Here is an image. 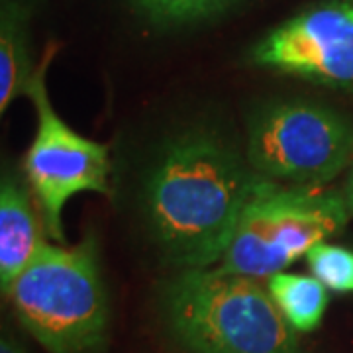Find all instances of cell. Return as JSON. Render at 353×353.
<instances>
[{
  "label": "cell",
  "instance_id": "obj_14",
  "mask_svg": "<svg viewBox=\"0 0 353 353\" xmlns=\"http://www.w3.org/2000/svg\"><path fill=\"white\" fill-rule=\"evenodd\" d=\"M343 196H345V204L350 208V214L353 216V163L350 167V175H347V181H345V187H343Z\"/></svg>",
  "mask_w": 353,
  "mask_h": 353
},
{
  "label": "cell",
  "instance_id": "obj_8",
  "mask_svg": "<svg viewBox=\"0 0 353 353\" xmlns=\"http://www.w3.org/2000/svg\"><path fill=\"white\" fill-rule=\"evenodd\" d=\"M24 185L10 173L0 185V287L2 292L32 263L48 241L39 224L38 208Z\"/></svg>",
  "mask_w": 353,
  "mask_h": 353
},
{
  "label": "cell",
  "instance_id": "obj_4",
  "mask_svg": "<svg viewBox=\"0 0 353 353\" xmlns=\"http://www.w3.org/2000/svg\"><path fill=\"white\" fill-rule=\"evenodd\" d=\"M350 218L341 190L261 176L218 267L255 281L273 277L308 255L316 243L338 236Z\"/></svg>",
  "mask_w": 353,
  "mask_h": 353
},
{
  "label": "cell",
  "instance_id": "obj_1",
  "mask_svg": "<svg viewBox=\"0 0 353 353\" xmlns=\"http://www.w3.org/2000/svg\"><path fill=\"white\" fill-rule=\"evenodd\" d=\"M259 181L248 157L212 132L176 136L145 183L153 240L181 271L218 265Z\"/></svg>",
  "mask_w": 353,
  "mask_h": 353
},
{
  "label": "cell",
  "instance_id": "obj_10",
  "mask_svg": "<svg viewBox=\"0 0 353 353\" xmlns=\"http://www.w3.org/2000/svg\"><path fill=\"white\" fill-rule=\"evenodd\" d=\"M267 290L296 334L314 332L322 324L330 294L328 287L314 275H294L281 271L269 277Z\"/></svg>",
  "mask_w": 353,
  "mask_h": 353
},
{
  "label": "cell",
  "instance_id": "obj_5",
  "mask_svg": "<svg viewBox=\"0 0 353 353\" xmlns=\"http://www.w3.org/2000/svg\"><path fill=\"white\" fill-rule=\"evenodd\" d=\"M245 157L269 181L324 187L352 167L353 122L316 102H273L252 116Z\"/></svg>",
  "mask_w": 353,
  "mask_h": 353
},
{
  "label": "cell",
  "instance_id": "obj_9",
  "mask_svg": "<svg viewBox=\"0 0 353 353\" xmlns=\"http://www.w3.org/2000/svg\"><path fill=\"white\" fill-rule=\"evenodd\" d=\"M30 10L24 0H2L0 12V112L28 92L36 73L30 59Z\"/></svg>",
  "mask_w": 353,
  "mask_h": 353
},
{
  "label": "cell",
  "instance_id": "obj_3",
  "mask_svg": "<svg viewBox=\"0 0 353 353\" xmlns=\"http://www.w3.org/2000/svg\"><path fill=\"white\" fill-rule=\"evenodd\" d=\"M2 294L50 353H85L104 340L108 299L92 236L73 248L48 243Z\"/></svg>",
  "mask_w": 353,
  "mask_h": 353
},
{
  "label": "cell",
  "instance_id": "obj_6",
  "mask_svg": "<svg viewBox=\"0 0 353 353\" xmlns=\"http://www.w3.org/2000/svg\"><path fill=\"white\" fill-rule=\"evenodd\" d=\"M48 63L50 55L36 69L26 92L36 106L38 128L26 153L24 173L48 234L63 241L65 204L79 192H108L110 155L104 143L77 134L55 112L46 87Z\"/></svg>",
  "mask_w": 353,
  "mask_h": 353
},
{
  "label": "cell",
  "instance_id": "obj_13",
  "mask_svg": "<svg viewBox=\"0 0 353 353\" xmlns=\"http://www.w3.org/2000/svg\"><path fill=\"white\" fill-rule=\"evenodd\" d=\"M0 353H28L22 347V343L16 340V338H12V336H4L2 338V341H0Z\"/></svg>",
  "mask_w": 353,
  "mask_h": 353
},
{
  "label": "cell",
  "instance_id": "obj_11",
  "mask_svg": "<svg viewBox=\"0 0 353 353\" xmlns=\"http://www.w3.org/2000/svg\"><path fill=\"white\" fill-rule=\"evenodd\" d=\"M138 10L153 24L185 26L226 12L240 0H134Z\"/></svg>",
  "mask_w": 353,
  "mask_h": 353
},
{
  "label": "cell",
  "instance_id": "obj_2",
  "mask_svg": "<svg viewBox=\"0 0 353 353\" xmlns=\"http://www.w3.org/2000/svg\"><path fill=\"white\" fill-rule=\"evenodd\" d=\"M169 334L189 353H299L296 332L259 281L183 269L163 287Z\"/></svg>",
  "mask_w": 353,
  "mask_h": 353
},
{
  "label": "cell",
  "instance_id": "obj_7",
  "mask_svg": "<svg viewBox=\"0 0 353 353\" xmlns=\"http://www.w3.org/2000/svg\"><path fill=\"white\" fill-rule=\"evenodd\" d=\"M252 61L353 92V0H330L289 18L253 46Z\"/></svg>",
  "mask_w": 353,
  "mask_h": 353
},
{
  "label": "cell",
  "instance_id": "obj_12",
  "mask_svg": "<svg viewBox=\"0 0 353 353\" xmlns=\"http://www.w3.org/2000/svg\"><path fill=\"white\" fill-rule=\"evenodd\" d=\"M310 273L330 290L353 292V252L328 241H320L306 255Z\"/></svg>",
  "mask_w": 353,
  "mask_h": 353
}]
</instances>
